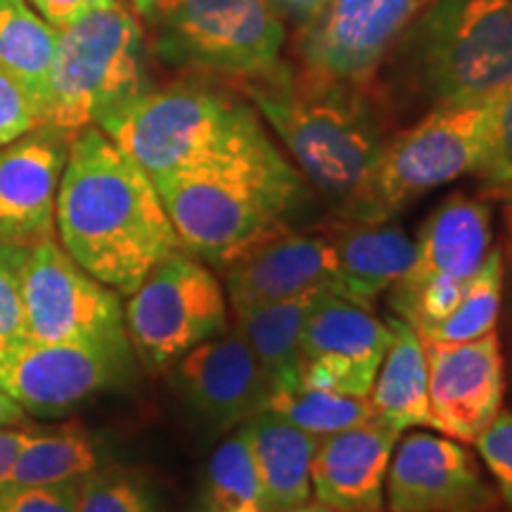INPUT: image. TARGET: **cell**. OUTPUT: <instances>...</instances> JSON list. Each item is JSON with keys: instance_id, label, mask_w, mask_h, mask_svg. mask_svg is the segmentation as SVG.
<instances>
[{"instance_id": "obj_9", "label": "cell", "mask_w": 512, "mask_h": 512, "mask_svg": "<svg viewBox=\"0 0 512 512\" xmlns=\"http://www.w3.org/2000/svg\"><path fill=\"white\" fill-rule=\"evenodd\" d=\"M155 19L166 62L242 81L271 72L285 46L271 0H171Z\"/></svg>"}, {"instance_id": "obj_16", "label": "cell", "mask_w": 512, "mask_h": 512, "mask_svg": "<svg viewBox=\"0 0 512 512\" xmlns=\"http://www.w3.org/2000/svg\"><path fill=\"white\" fill-rule=\"evenodd\" d=\"M432 418L444 437L472 444L501 413L505 368L496 330L470 342H422Z\"/></svg>"}, {"instance_id": "obj_4", "label": "cell", "mask_w": 512, "mask_h": 512, "mask_svg": "<svg viewBox=\"0 0 512 512\" xmlns=\"http://www.w3.org/2000/svg\"><path fill=\"white\" fill-rule=\"evenodd\" d=\"M98 128L152 181L228 162L271 140L252 107L192 83L138 93Z\"/></svg>"}, {"instance_id": "obj_27", "label": "cell", "mask_w": 512, "mask_h": 512, "mask_svg": "<svg viewBox=\"0 0 512 512\" xmlns=\"http://www.w3.org/2000/svg\"><path fill=\"white\" fill-rule=\"evenodd\" d=\"M200 501L214 512H266L247 422L211 453Z\"/></svg>"}, {"instance_id": "obj_12", "label": "cell", "mask_w": 512, "mask_h": 512, "mask_svg": "<svg viewBox=\"0 0 512 512\" xmlns=\"http://www.w3.org/2000/svg\"><path fill=\"white\" fill-rule=\"evenodd\" d=\"M432 0H330L297 31V67L320 79L368 86Z\"/></svg>"}, {"instance_id": "obj_3", "label": "cell", "mask_w": 512, "mask_h": 512, "mask_svg": "<svg viewBox=\"0 0 512 512\" xmlns=\"http://www.w3.org/2000/svg\"><path fill=\"white\" fill-rule=\"evenodd\" d=\"M185 252L230 268L290 226L309 204V188L271 140L228 162L155 178Z\"/></svg>"}, {"instance_id": "obj_39", "label": "cell", "mask_w": 512, "mask_h": 512, "mask_svg": "<svg viewBox=\"0 0 512 512\" xmlns=\"http://www.w3.org/2000/svg\"><path fill=\"white\" fill-rule=\"evenodd\" d=\"M27 418L24 408L19 406L17 401H12L8 394L0 392V430H8V427H15Z\"/></svg>"}, {"instance_id": "obj_31", "label": "cell", "mask_w": 512, "mask_h": 512, "mask_svg": "<svg viewBox=\"0 0 512 512\" xmlns=\"http://www.w3.org/2000/svg\"><path fill=\"white\" fill-rule=\"evenodd\" d=\"M27 247L0 242V363L27 342L22 304V266Z\"/></svg>"}, {"instance_id": "obj_30", "label": "cell", "mask_w": 512, "mask_h": 512, "mask_svg": "<svg viewBox=\"0 0 512 512\" xmlns=\"http://www.w3.org/2000/svg\"><path fill=\"white\" fill-rule=\"evenodd\" d=\"M76 512H159V496L143 472L98 467L81 477Z\"/></svg>"}, {"instance_id": "obj_37", "label": "cell", "mask_w": 512, "mask_h": 512, "mask_svg": "<svg viewBox=\"0 0 512 512\" xmlns=\"http://www.w3.org/2000/svg\"><path fill=\"white\" fill-rule=\"evenodd\" d=\"M328 3L330 0H271L278 17L294 27V31L309 27L313 19H318L320 12L328 8Z\"/></svg>"}, {"instance_id": "obj_33", "label": "cell", "mask_w": 512, "mask_h": 512, "mask_svg": "<svg viewBox=\"0 0 512 512\" xmlns=\"http://www.w3.org/2000/svg\"><path fill=\"white\" fill-rule=\"evenodd\" d=\"M475 444L484 465L496 479L503 501L512 508V413H498Z\"/></svg>"}, {"instance_id": "obj_29", "label": "cell", "mask_w": 512, "mask_h": 512, "mask_svg": "<svg viewBox=\"0 0 512 512\" xmlns=\"http://www.w3.org/2000/svg\"><path fill=\"white\" fill-rule=\"evenodd\" d=\"M268 411L283 415L292 425L302 427L318 439L377 420L370 399H356V396L304 387V384L292 392L273 394Z\"/></svg>"}, {"instance_id": "obj_42", "label": "cell", "mask_w": 512, "mask_h": 512, "mask_svg": "<svg viewBox=\"0 0 512 512\" xmlns=\"http://www.w3.org/2000/svg\"><path fill=\"white\" fill-rule=\"evenodd\" d=\"M188 512H214V510H211V508H209V505H207V503H204V501H197L195 505H192V508H190Z\"/></svg>"}, {"instance_id": "obj_1", "label": "cell", "mask_w": 512, "mask_h": 512, "mask_svg": "<svg viewBox=\"0 0 512 512\" xmlns=\"http://www.w3.org/2000/svg\"><path fill=\"white\" fill-rule=\"evenodd\" d=\"M55 223L76 264L128 297L159 261L181 249L152 178L98 126L72 138Z\"/></svg>"}, {"instance_id": "obj_5", "label": "cell", "mask_w": 512, "mask_h": 512, "mask_svg": "<svg viewBox=\"0 0 512 512\" xmlns=\"http://www.w3.org/2000/svg\"><path fill=\"white\" fill-rule=\"evenodd\" d=\"M392 53L434 107L496 98L512 86V0H432Z\"/></svg>"}, {"instance_id": "obj_36", "label": "cell", "mask_w": 512, "mask_h": 512, "mask_svg": "<svg viewBox=\"0 0 512 512\" xmlns=\"http://www.w3.org/2000/svg\"><path fill=\"white\" fill-rule=\"evenodd\" d=\"M27 3L48 24H53L55 29H62L67 24H72L74 19L86 15V12L105 8V5L114 3V0H27Z\"/></svg>"}, {"instance_id": "obj_21", "label": "cell", "mask_w": 512, "mask_h": 512, "mask_svg": "<svg viewBox=\"0 0 512 512\" xmlns=\"http://www.w3.org/2000/svg\"><path fill=\"white\" fill-rule=\"evenodd\" d=\"M337 254L335 297L373 311L380 294L399 283L415 256V242L387 223L344 221L330 233Z\"/></svg>"}, {"instance_id": "obj_11", "label": "cell", "mask_w": 512, "mask_h": 512, "mask_svg": "<svg viewBox=\"0 0 512 512\" xmlns=\"http://www.w3.org/2000/svg\"><path fill=\"white\" fill-rule=\"evenodd\" d=\"M22 304L31 342L131 347L117 292L83 271L57 240L27 247Z\"/></svg>"}, {"instance_id": "obj_15", "label": "cell", "mask_w": 512, "mask_h": 512, "mask_svg": "<svg viewBox=\"0 0 512 512\" xmlns=\"http://www.w3.org/2000/svg\"><path fill=\"white\" fill-rule=\"evenodd\" d=\"M171 384L190 413L214 434L245 425L273 401L271 382L235 328L176 361Z\"/></svg>"}, {"instance_id": "obj_2", "label": "cell", "mask_w": 512, "mask_h": 512, "mask_svg": "<svg viewBox=\"0 0 512 512\" xmlns=\"http://www.w3.org/2000/svg\"><path fill=\"white\" fill-rule=\"evenodd\" d=\"M245 91L337 216L366 223L370 188L387 145L366 86L320 79L280 60L271 72L245 79Z\"/></svg>"}, {"instance_id": "obj_34", "label": "cell", "mask_w": 512, "mask_h": 512, "mask_svg": "<svg viewBox=\"0 0 512 512\" xmlns=\"http://www.w3.org/2000/svg\"><path fill=\"white\" fill-rule=\"evenodd\" d=\"M81 479L0 491V512H76Z\"/></svg>"}, {"instance_id": "obj_7", "label": "cell", "mask_w": 512, "mask_h": 512, "mask_svg": "<svg viewBox=\"0 0 512 512\" xmlns=\"http://www.w3.org/2000/svg\"><path fill=\"white\" fill-rule=\"evenodd\" d=\"M501 95L434 107L418 124L387 140L370 188L366 223H387L439 185L479 174L489 155Z\"/></svg>"}, {"instance_id": "obj_35", "label": "cell", "mask_w": 512, "mask_h": 512, "mask_svg": "<svg viewBox=\"0 0 512 512\" xmlns=\"http://www.w3.org/2000/svg\"><path fill=\"white\" fill-rule=\"evenodd\" d=\"M477 176L496 185L512 183V86L498 102L489 155H486V162Z\"/></svg>"}, {"instance_id": "obj_13", "label": "cell", "mask_w": 512, "mask_h": 512, "mask_svg": "<svg viewBox=\"0 0 512 512\" xmlns=\"http://www.w3.org/2000/svg\"><path fill=\"white\" fill-rule=\"evenodd\" d=\"M131 347L27 342L0 363V392L27 415L57 418L131 377Z\"/></svg>"}, {"instance_id": "obj_38", "label": "cell", "mask_w": 512, "mask_h": 512, "mask_svg": "<svg viewBox=\"0 0 512 512\" xmlns=\"http://www.w3.org/2000/svg\"><path fill=\"white\" fill-rule=\"evenodd\" d=\"M34 434L31 430H0V484L8 479L17 456L34 439Z\"/></svg>"}, {"instance_id": "obj_18", "label": "cell", "mask_w": 512, "mask_h": 512, "mask_svg": "<svg viewBox=\"0 0 512 512\" xmlns=\"http://www.w3.org/2000/svg\"><path fill=\"white\" fill-rule=\"evenodd\" d=\"M72 138L38 126L0 147V242L31 247L57 238V190Z\"/></svg>"}, {"instance_id": "obj_25", "label": "cell", "mask_w": 512, "mask_h": 512, "mask_svg": "<svg viewBox=\"0 0 512 512\" xmlns=\"http://www.w3.org/2000/svg\"><path fill=\"white\" fill-rule=\"evenodd\" d=\"M57 48V29L27 0H0V67L27 88L41 107Z\"/></svg>"}, {"instance_id": "obj_26", "label": "cell", "mask_w": 512, "mask_h": 512, "mask_svg": "<svg viewBox=\"0 0 512 512\" xmlns=\"http://www.w3.org/2000/svg\"><path fill=\"white\" fill-rule=\"evenodd\" d=\"M98 467L100 446L83 427L67 425L55 432H36L17 456L0 491L69 482L86 477Z\"/></svg>"}, {"instance_id": "obj_24", "label": "cell", "mask_w": 512, "mask_h": 512, "mask_svg": "<svg viewBox=\"0 0 512 512\" xmlns=\"http://www.w3.org/2000/svg\"><path fill=\"white\" fill-rule=\"evenodd\" d=\"M318 294L306 292L235 313V330L254 351L273 394L302 387V332Z\"/></svg>"}, {"instance_id": "obj_40", "label": "cell", "mask_w": 512, "mask_h": 512, "mask_svg": "<svg viewBox=\"0 0 512 512\" xmlns=\"http://www.w3.org/2000/svg\"><path fill=\"white\" fill-rule=\"evenodd\" d=\"M171 0H131V5L136 8L140 15L145 17H157Z\"/></svg>"}, {"instance_id": "obj_19", "label": "cell", "mask_w": 512, "mask_h": 512, "mask_svg": "<svg viewBox=\"0 0 512 512\" xmlns=\"http://www.w3.org/2000/svg\"><path fill=\"white\" fill-rule=\"evenodd\" d=\"M337 254L328 235L287 233L228 268L226 290L233 311H247L306 292L335 294Z\"/></svg>"}, {"instance_id": "obj_8", "label": "cell", "mask_w": 512, "mask_h": 512, "mask_svg": "<svg viewBox=\"0 0 512 512\" xmlns=\"http://www.w3.org/2000/svg\"><path fill=\"white\" fill-rule=\"evenodd\" d=\"M128 342L152 373L228 330L226 292L204 261L176 249L147 273L124 309Z\"/></svg>"}, {"instance_id": "obj_22", "label": "cell", "mask_w": 512, "mask_h": 512, "mask_svg": "<svg viewBox=\"0 0 512 512\" xmlns=\"http://www.w3.org/2000/svg\"><path fill=\"white\" fill-rule=\"evenodd\" d=\"M247 425L266 512H283L309 501L311 463L320 439L275 411L259 413Z\"/></svg>"}, {"instance_id": "obj_20", "label": "cell", "mask_w": 512, "mask_h": 512, "mask_svg": "<svg viewBox=\"0 0 512 512\" xmlns=\"http://www.w3.org/2000/svg\"><path fill=\"white\" fill-rule=\"evenodd\" d=\"M401 432L382 420L318 441L311 463V489L337 512H382L384 482Z\"/></svg>"}, {"instance_id": "obj_14", "label": "cell", "mask_w": 512, "mask_h": 512, "mask_svg": "<svg viewBox=\"0 0 512 512\" xmlns=\"http://www.w3.org/2000/svg\"><path fill=\"white\" fill-rule=\"evenodd\" d=\"M392 342L370 309L320 292L302 332V384L368 399Z\"/></svg>"}, {"instance_id": "obj_28", "label": "cell", "mask_w": 512, "mask_h": 512, "mask_svg": "<svg viewBox=\"0 0 512 512\" xmlns=\"http://www.w3.org/2000/svg\"><path fill=\"white\" fill-rule=\"evenodd\" d=\"M503 294V254L491 249L472 275L456 309L420 335L422 342H470L496 330Z\"/></svg>"}, {"instance_id": "obj_6", "label": "cell", "mask_w": 512, "mask_h": 512, "mask_svg": "<svg viewBox=\"0 0 512 512\" xmlns=\"http://www.w3.org/2000/svg\"><path fill=\"white\" fill-rule=\"evenodd\" d=\"M145 34L136 8L121 0L57 29L43 102V126L76 136L143 93Z\"/></svg>"}, {"instance_id": "obj_10", "label": "cell", "mask_w": 512, "mask_h": 512, "mask_svg": "<svg viewBox=\"0 0 512 512\" xmlns=\"http://www.w3.org/2000/svg\"><path fill=\"white\" fill-rule=\"evenodd\" d=\"M491 252V207L453 195L420 228L413 264L392 287V309L422 335L456 309Z\"/></svg>"}, {"instance_id": "obj_23", "label": "cell", "mask_w": 512, "mask_h": 512, "mask_svg": "<svg viewBox=\"0 0 512 512\" xmlns=\"http://www.w3.org/2000/svg\"><path fill=\"white\" fill-rule=\"evenodd\" d=\"M387 323L392 328V342L368 396L377 420L387 422L401 434L411 427L437 430L427 392L425 344L403 318H389Z\"/></svg>"}, {"instance_id": "obj_41", "label": "cell", "mask_w": 512, "mask_h": 512, "mask_svg": "<svg viewBox=\"0 0 512 512\" xmlns=\"http://www.w3.org/2000/svg\"><path fill=\"white\" fill-rule=\"evenodd\" d=\"M283 512H337V510H332V508H328V505L325 503H302V505H294V508H290V510H283Z\"/></svg>"}, {"instance_id": "obj_17", "label": "cell", "mask_w": 512, "mask_h": 512, "mask_svg": "<svg viewBox=\"0 0 512 512\" xmlns=\"http://www.w3.org/2000/svg\"><path fill=\"white\" fill-rule=\"evenodd\" d=\"M387 505L392 512H489L496 494L463 444L420 432L394 448Z\"/></svg>"}, {"instance_id": "obj_32", "label": "cell", "mask_w": 512, "mask_h": 512, "mask_svg": "<svg viewBox=\"0 0 512 512\" xmlns=\"http://www.w3.org/2000/svg\"><path fill=\"white\" fill-rule=\"evenodd\" d=\"M43 126L41 107L27 88L0 67V147Z\"/></svg>"}]
</instances>
